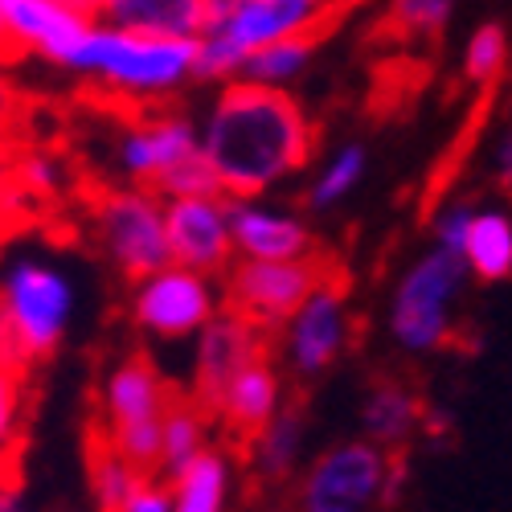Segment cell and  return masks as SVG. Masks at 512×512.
<instances>
[{"label":"cell","mask_w":512,"mask_h":512,"mask_svg":"<svg viewBox=\"0 0 512 512\" xmlns=\"http://www.w3.org/2000/svg\"><path fill=\"white\" fill-rule=\"evenodd\" d=\"M230 242L234 259H304L316 246L300 213L259 197H230Z\"/></svg>","instance_id":"14"},{"label":"cell","mask_w":512,"mask_h":512,"mask_svg":"<svg viewBox=\"0 0 512 512\" xmlns=\"http://www.w3.org/2000/svg\"><path fill=\"white\" fill-rule=\"evenodd\" d=\"M250 472L263 484H287L304 467V447H308V426L291 406H283L271 422H263L246 443Z\"/></svg>","instance_id":"20"},{"label":"cell","mask_w":512,"mask_h":512,"mask_svg":"<svg viewBox=\"0 0 512 512\" xmlns=\"http://www.w3.org/2000/svg\"><path fill=\"white\" fill-rule=\"evenodd\" d=\"M99 21L164 37H197L205 25V0H107Z\"/></svg>","instance_id":"22"},{"label":"cell","mask_w":512,"mask_h":512,"mask_svg":"<svg viewBox=\"0 0 512 512\" xmlns=\"http://www.w3.org/2000/svg\"><path fill=\"white\" fill-rule=\"evenodd\" d=\"M324 279L328 267L316 259V250L304 259H234L222 275V308L271 336Z\"/></svg>","instance_id":"6"},{"label":"cell","mask_w":512,"mask_h":512,"mask_svg":"<svg viewBox=\"0 0 512 512\" xmlns=\"http://www.w3.org/2000/svg\"><path fill=\"white\" fill-rule=\"evenodd\" d=\"M398 484L402 463L394 459V451L369 439H353L328 447L304 467L300 484H295V504L308 512H365L386 504Z\"/></svg>","instance_id":"5"},{"label":"cell","mask_w":512,"mask_h":512,"mask_svg":"<svg viewBox=\"0 0 512 512\" xmlns=\"http://www.w3.org/2000/svg\"><path fill=\"white\" fill-rule=\"evenodd\" d=\"M87 476H91V492H95V504L99 508H123L144 472H140L132 459H123L107 443V435L95 426V431H91V447H87Z\"/></svg>","instance_id":"26"},{"label":"cell","mask_w":512,"mask_h":512,"mask_svg":"<svg viewBox=\"0 0 512 512\" xmlns=\"http://www.w3.org/2000/svg\"><path fill=\"white\" fill-rule=\"evenodd\" d=\"M209 443V414L193 398H173L160 418V455H156V476H168L197 455Z\"/></svg>","instance_id":"24"},{"label":"cell","mask_w":512,"mask_h":512,"mask_svg":"<svg viewBox=\"0 0 512 512\" xmlns=\"http://www.w3.org/2000/svg\"><path fill=\"white\" fill-rule=\"evenodd\" d=\"M21 144H13V140H5V136H0V168H5L9 160H13V152H17Z\"/></svg>","instance_id":"37"},{"label":"cell","mask_w":512,"mask_h":512,"mask_svg":"<svg viewBox=\"0 0 512 512\" xmlns=\"http://www.w3.org/2000/svg\"><path fill=\"white\" fill-rule=\"evenodd\" d=\"M29 226V213H25V205H21V193H17V185L9 181V173L0 168V246H5L13 234H21Z\"/></svg>","instance_id":"32"},{"label":"cell","mask_w":512,"mask_h":512,"mask_svg":"<svg viewBox=\"0 0 512 512\" xmlns=\"http://www.w3.org/2000/svg\"><path fill=\"white\" fill-rule=\"evenodd\" d=\"M197 148H201V132L185 111H148L119 140V168L132 185L152 189V181L164 168H173Z\"/></svg>","instance_id":"13"},{"label":"cell","mask_w":512,"mask_h":512,"mask_svg":"<svg viewBox=\"0 0 512 512\" xmlns=\"http://www.w3.org/2000/svg\"><path fill=\"white\" fill-rule=\"evenodd\" d=\"M283 377L271 365V357H254L250 365H242L226 386L218 390L209 406V422H218L230 435V443H246L263 422H271L283 410Z\"/></svg>","instance_id":"15"},{"label":"cell","mask_w":512,"mask_h":512,"mask_svg":"<svg viewBox=\"0 0 512 512\" xmlns=\"http://www.w3.org/2000/svg\"><path fill=\"white\" fill-rule=\"evenodd\" d=\"M492 173L504 189H512V132H504L500 144L492 148Z\"/></svg>","instance_id":"35"},{"label":"cell","mask_w":512,"mask_h":512,"mask_svg":"<svg viewBox=\"0 0 512 512\" xmlns=\"http://www.w3.org/2000/svg\"><path fill=\"white\" fill-rule=\"evenodd\" d=\"M267 353V332L254 328L246 316L222 308L218 316H209L201 328H197V353H193V390L189 398L209 414L213 398L226 381L250 365L254 357Z\"/></svg>","instance_id":"12"},{"label":"cell","mask_w":512,"mask_h":512,"mask_svg":"<svg viewBox=\"0 0 512 512\" xmlns=\"http://www.w3.org/2000/svg\"><path fill=\"white\" fill-rule=\"evenodd\" d=\"M365 173H369V152H365V144H357V140H353V144H340L332 156H324L320 173L312 177V185H308V193H304L308 209H312V213H328V209H336V205H345V201L361 189Z\"/></svg>","instance_id":"25"},{"label":"cell","mask_w":512,"mask_h":512,"mask_svg":"<svg viewBox=\"0 0 512 512\" xmlns=\"http://www.w3.org/2000/svg\"><path fill=\"white\" fill-rule=\"evenodd\" d=\"M0 300H5V308H9V316H13L33 361L50 357L58 349L66 320H70V304H74L66 275H58L50 267H37V263H21L5 279Z\"/></svg>","instance_id":"11"},{"label":"cell","mask_w":512,"mask_h":512,"mask_svg":"<svg viewBox=\"0 0 512 512\" xmlns=\"http://www.w3.org/2000/svg\"><path fill=\"white\" fill-rule=\"evenodd\" d=\"M463 283H467L463 259L443 246H431L414 267H406V275L390 295V316H386V328L402 353L426 357L447 345L455 332V304L463 295Z\"/></svg>","instance_id":"4"},{"label":"cell","mask_w":512,"mask_h":512,"mask_svg":"<svg viewBox=\"0 0 512 512\" xmlns=\"http://www.w3.org/2000/svg\"><path fill=\"white\" fill-rule=\"evenodd\" d=\"M275 336H279L283 369L291 377L312 381V377L328 373L353 345V300H349L345 283H336L328 275L308 300L275 328Z\"/></svg>","instance_id":"8"},{"label":"cell","mask_w":512,"mask_h":512,"mask_svg":"<svg viewBox=\"0 0 512 512\" xmlns=\"http://www.w3.org/2000/svg\"><path fill=\"white\" fill-rule=\"evenodd\" d=\"M197 132L226 197H263L304 173L316 152V132L300 99L246 78L218 82V99Z\"/></svg>","instance_id":"1"},{"label":"cell","mask_w":512,"mask_h":512,"mask_svg":"<svg viewBox=\"0 0 512 512\" xmlns=\"http://www.w3.org/2000/svg\"><path fill=\"white\" fill-rule=\"evenodd\" d=\"M29 365H33V357H29V349H25V340H21V332H17V324H13L9 308H5V300H0V369L25 373Z\"/></svg>","instance_id":"33"},{"label":"cell","mask_w":512,"mask_h":512,"mask_svg":"<svg viewBox=\"0 0 512 512\" xmlns=\"http://www.w3.org/2000/svg\"><path fill=\"white\" fill-rule=\"evenodd\" d=\"M472 201H451L435 213V246L443 250H455L459 254V242H463V230H467V218H472Z\"/></svg>","instance_id":"31"},{"label":"cell","mask_w":512,"mask_h":512,"mask_svg":"<svg viewBox=\"0 0 512 512\" xmlns=\"http://www.w3.org/2000/svg\"><path fill=\"white\" fill-rule=\"evenodd\" d=\"M336 17V0H205L193 74L197 82L238 78L250 50L279 37H320Z\"/></svg>","instance_id":"3"},{"label":"cell","mask_w":512,"mask_h":512,"mask_svg":"<svg viewBox=\"0 0 512 512\" xmlns=\"http://www.w3.org/2000/svg\"><path fill=\"white\" fill-rule=\"evenodd\" d=\"M0 17H5L9 33L21 41V50H37L41 58H50L62 66L70 46L82 37L95 17H82L58 0H0Z\"/></svg>","instance_id":"16"},{"label":"cell","mask_w":512,"mask_h":512,"mask_svg":"<svg viewBox=\"0 0 512 512\" xmlns=\"http://www.w3.org/2000/svg\"><path fill=\"white\" fill-rule=\"evenodd\" d=\"M62 66L95 78L99 95L107 99L156 107L197 82V37L140 33L95 17L70 46Z\"/></svg>","instance_id":"2"},{"label":"cell","mask_w":512,"mask_h":512,"mask_svg":"<svg viewBox=\"0 0 512 512\" xmlns=\"http://www.w3.org/2000/svg\"><path fill=\"white\" fill-rule=\"evenodd\" d=\"M58 5H66V9H74V13H82V17H99L107 0H58Z\"/></svg>","instance_id":"36"},{"label":"cell","mask_w":512,"mask_h":512,"mask_svg":"<svg viewBox=\"0 0 512 512\" xmlns=\"http://www.w3.org/2000/svg\"><path fill=\"white\" fill-rule=\"evenodd\" d=\"M177 394L164 386V377L156 373V365L148 357H132L127 365H119L107 381L103 394V431L115 426H132V422H152L164 418L168 402Z\"/></svg>","instance_id":"17"},{"label":"cell","mask_w":512,"mask_h":512,"mask_svg":"<svg viewBox=\"0 0 512 512\" xmlns=\"http://www.w3.org/2000/svg\"><path fill=\"white\" fill-rule=\"evenodd\" d=\"M152 193L160 197H201V193H222L218 177H213V164L205 160V152H189L185 160H177L173 168H164V173L152 181Z\"/></svg>","instance_id":"28"},{"label":"cell","mask_w":512,"mask_h":512,"mask_svg":"<svg viewBox=\"0 0 512 512\" xmlns=\"http://www.w3.org/2000/svg\"><path fill=\"white\" fill-rule=\"evenodd\" d=\"M164 484L173 492V512H222L234 496V455L205 443L177 472H168Z\"/></svg>","instance_id":"18"},{"label":"cell","mask_w":512,"mask_h":512,"mask_svg":"<svg viewBox=\"0 0 512 512\" xmlns=\"http://www.w3.org/2000/svg\"><path fill=\"white\" fill-rule=\"evenodd\" d=\"M455 13V0H390V21L410 37L439 33Z\"/></svg>","instance_id":"29"},{"label":"cell","mask_w":512,"mask_h":512,"mask_svg":"<svg viewBox=\"0 0 512 512\" xmlns=\"http://www.w3.org/2000/svg\"><path fill=\"white\" fill-rule=\"evenodd\" d=\"M164 238L168 263L222 279L234 263L230 242V197L201 193V197H164Z\"/></svg>","instance_id":"10"},{"label":"cell","mask_w":512,"mask_h":512,"mask_svg":"<svg viewBox=\"0 0 512 512\" xmlns=\"http://www.w3.org/2000/svg\"><path fill=\"white\" fill-rule=\"evenodd\" d=\"M21 492V451L0 455V508H9Z\"/></svg>","instance_id":"34"},{"label":"cell","mask_w":512,"mask_h":512,"mask_svg":"<svg viewBox=\"0 0 512 512\" xmlns=\"http://www.w3.org/2000/svg\"><path fill=\"white\" fill-rule=\"evenodd\" d=\"M508 58H512V41L500 25H480L463 46V78L472 87L488 91L508 74Z\"/></svg>","instance_id":"27"},{"label":"cell","mask_w":512,"mask_h":512,"mask_svg":"<svg viewBox=\"0 0 512 512\" xmlns=\"http://www.w3.org/2000/svg\"><path fill=\"white\" fill-rule=\"evenodd\" d=\"M312 50H316V37H279L267 41V46L250 50L238 66V78L246 82H259V87H279L291 91L312 66Z\"/></svg>","instance_id":"23"},{"label":"cell","mask_w":512,"mask_h":512,"mask_svg":"<svg viewBox=\"0 0 512 512\" xmlns=\"http://www.w3.org/2000/svg\"><path fill=\"white\" fill-rule=\"evenodd\" d=\"M422 431V402L414 390L398 386V381H381L369 390L361 406V439L398 451Z\"/></svg>","instance_id":"21"},{"label":"cell","mask_w":512,"mask_h":512,"mask_svg":"<svg viewBox=\"0 0 512 512\" xmlns=\"http://www.w3.org/2000/svg\"><path fill=\"white\" fill-rule=\"evenodd\" d=\"M95 234L107 246L111 263L127 279H144L148 271L168 263V238H164V197L148 185L103 189L91 197Z\"/></svg>","instance_id":"7"},{"label":"cell","mask_w":512,"mask_h":512,"mask_svg":"<svg viewBox=\"0 0 512 512\" xmlns=\"http://www.w3.org/2000/svg\"><path fill=\"white\" fill-rule=\"evenodd\" d=\"M336 5H340V9H345V5H349V0H336Z\"/></svg>","instance_id":"38"},{"label":"cell","mask_w":512,"mask_h":512,"mask_svg":"<svg viewBox=\"0 0 512 512\" xmlns=\"http://www.w3.org/2000/svg\"><path fill=\"white\" fill-rule=\"evenodd\" d=\"M21 398H25V373L0 369V455L25 451V435H21Z\"/></svg>","instance_id":"30"},{"label":"cell","mask_w":512,"mask_h":512,"mask_svg":"<svg viewBox=\"0 0 512 512\" xmlns=\"http://www.w3.org/2000/svg\"><path fill=\"white\" fill-rule=\"evenodd\" d=\"M136 324L148 336L160 340H185L197 336V328L222 312V287L201 271L164 263L136 279V300H132Z\"/></svg>","instance_id":"9"},{"label":"cell","mask_w":512,"mask_h":512,"mask_svg":"<svg viewBox=\"0 0 512 512\" xmlns=\"http://www.w3.org/2000/svg\"><path fill=\"white\" fill-rule=\"evenodd\" d=\"M459 259L467 279L480 283L512 279V213L500 205H476L459 242Z\"/></svg>","instance_id":"19"}]
</instances>
